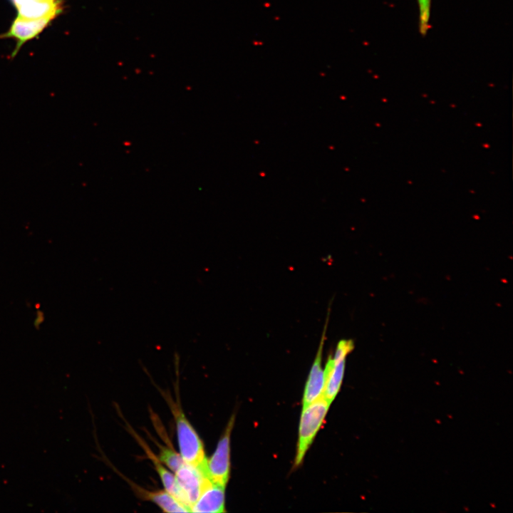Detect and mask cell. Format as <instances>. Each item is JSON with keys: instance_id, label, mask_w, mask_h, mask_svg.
I'll list each match as a JSON object with an SVG mask.
<instances>
[{"instance_id": "obj_5", "label": "cell", "mask_w": 513, "mask_h": 513, "mask_svg": "<svg viewBox=\"0 0 513 513\" xmlns=\"http://www.w3.org/2000/svg\"><path fill=\"white\" fill-rule=\"evenodd\" d=\"M174 473L178 485L187 498L190 508L212 482L199 469L185 462Z\"/></svg>"}, {"instance_id": "obj_10", "label": "cell", "mask_w": 513, "mask_h": 513, "mask_svg": "<svg viewBox=\"0 0 513 513\" xmlns=\"http://www.w3.org/2000/svg\"><path fill=\"white\" fill-rule=\"evenodd\" d=\"M157 445L160 450L157 458L163 465L175 472L184 463L180 454L175 450L170 442L167 443L166 446L160 445L158 443Z\"/></svg>"}, {"instance_id": "obj_2", "label": "cell", "mask_w": 513, "mask_h": 513, "mask_svg": "<svg viewBox=\"0 0 513 513\" xmlns=\"http://www.w3.org/2000/svg\"><path fill=\"white\" fill-rule=\"evenodd\" d=\"M330 403L323 397L302 408L294 467L299 466L322 425Z\"/></svg>"}, {"instance_id": "obj_7", "label": "cell", "mask_w": 513, "mask_h": 513, "mask_svg": "<svg viewBox=\"0 0 513 513\" xmlns=\"http://www.w3.org/2000/svg\"><path fill=\"white\" fill-rule=\"evenodd\" d=\"M225 487L210 482L190 508L191 512H225Z\"/></svg>"}, {"instance_id": "obj_8", "label": "cell", "mask_w": 513, "mask_h": 513, "mask_svg": "<svg viewBox=\"0 0 513 513\" xmlns=\"http://www.w3.org/2000/svg\"><path fill=\"white\" fill-rule=\"evenodd\" d=\"M346 358L334 359L330 356L323 369L325 385L323 397L330 403L337 395L343 378Z\"/></svg>"}, {"instance_id": "obj_6", "label": "cell", "mask_w": 513, "mask_h": 513, "mask_svg": "<svg viewBox=\"0 0 513 513\" xmlns=\"http://www.w3.org/2000/svg\"><path fill=\"white\" fill-rule=\"evenodd\" d=\"M326 319L318 351L314 362L311 368L305 385L302 398V408L307 406L310 403L318 399L320 397L323 396L325 385V376L324 370L322 368V351L325 342L328 315Z\"/></svg>"}, {"instance_id": "obj_1", "label": "cell", "mask_w": 513, "mask_h": 513, "mask_svg": "<svg viewBox=\"0 0 513 513\" xmlns=\"http://www.w3.org/2000/svg\"><path fill=\"white\" fill-rule=\"evenodd\" d=\"M173 415L177 430L180 454L183 461L201 472L206 468L207 457L204 444L197 432L187 419L180 405L177 394V402L169 395L162 393Z\"/></svg>"}, {"instance_id": "obj_3", "label": "cell", "mask_w": 513, "mask_h": 513, "mask_svg": "<svg viewBox=\"0 0 513 513\" xmlns=\"http://www.w3.org/2000/svg\"><path fill=\"white\" fill-rule=\"evenodd\" d=\"M234 419V415L230 418L214 452L206 462V472L209 480L225 487L230 475V437Z\"/></svg>"}, {"instance_id": "obj_9", "label": "cell", "mask_w": 513, "mask_h": 513, "mask_svg": "<svg viewBox=\"0 0 513 513\" xmlns=\"http://www.w3.org/2000/svg\"><path fill=\"white\" fill-rule=\"evenodd\" d=\"M133 490L140 499L155 503L164 512H189L188 509L180 503L165 489L150 491L136 484L129 482Z\"/></svg>"}, {"instance_id": "obj_11", "label": "cell", "mask_w": 513, "mask_h": 513, "mask_svg": "<svg viewBox=\"0 0 513 513\" xmlns=\"http://www.w3.org/2000/svg\"><path fill=\"white\" fill-rule=\"evenodd\" d=\"M430 1L431 0H418L420 31L423 35L426 34L429 28Z\"/></svg>"}, {"instance_id": "obj_4", "label": "cell", "mask_w": 513, "mask_h": 513, "mask_svg": "<svg viewBox=\"0 0 513 513\" xmlns=\"http://www.w3.org/2000/svg\"><path fill=\"white\" fill-rule=\"evenodd\" d=\"M16 9V17L51 24L63 11L62 0H9Z\"/></svg>"}]
</instances>
